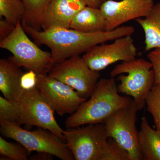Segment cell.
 <instances>
[{
	"label": "cell",
	"instance_id": "obj_1",
	"mask_svg": "<svg viewBox=\"0 0 160 160\" xmlns=\"http://www.w3.org/2000/svg\"><path fill=\"white\" fill-rule=\"evenodd\" d=\"M23 29L38 45H45L51 50V68L64 60L86 53L96 46L118 38L132 35V26H121L114 30L85 33L71 29L56 28L41 30L22 24ZM51 70V69H50Z\"/></svg>",
	"mask_w": 160,
	"mask_h": 160
},
{
	"label": "cell",
	"instance_id": "obj_11",
	"mask_svg": "<svg viewBox=\"0 0 160 160\" xmlns=\"http://www.w3.org/2000/svg\"><path fill=\"white\" fill-rule=\"evenodd\" d=\"M137 49L131 35L118 38L111 44L105 43L94 46L82 57L90 69L99 71L119 61L136 59Z\"/></svg>",
	"mask_w": 160,
	"mask_h": 160
},
{
	"label": "cell",
	"instance_id": "obj_13",
	"mask_svg": "<svg viewBox=\"0 0 160 160\" xmlns=\"http://www.w3.org/2000/svg\"><path fill=\"white\" fill-rule=\"evenodd\" d=\"M83 0H52L42 24L43 30L56 28L70 29L75 16L86 7Z\"/></svg>",
	"mask_w": 160,
	"mask_h": 160
},
{
	"label": "cell",
	"instance_id": "obj_26",
	"mask_svg": "<svg viewBox=\"0 0 160 160\" xmlns=\"http://www.w3.org/2000/svg\"><path fill=\"white\" fill-rule=\"evenodd\" d=\"M0 41L4 40L11 34L15 26L4 18H0Z\"/></svg>",
	"mask_w": 160,
	"mask_h": 160
},
{
	"label": "cell",
	"instance_id": "obj_4",
	"mask_svg": "<svg viewBox=\"0 0 160 160\" xmlns=\"http://www.w3.org/2000/svg\"><path fill=\"white\" fill-rule=\"evenodd\" d=\"M22 22L11 34L0 41V47L10 52L9 60L19 67L34 71L37 75L48 74L51 68V53L40 49L27 36Z\"/></svg>",
	"mask_w": 160,
	"mask_h": 160
},
{
	"label": "cell",
	"instance_id": "obj_16",
	"mask_svg": "<svg viewBox=\"0 0 160 160\" xmlns=\"http://www.w3.org/2000/svg\"><path fill=\"white\" fill-rule=\"evenodd\" d=\"M142 160H160V130L151 128L146 117L142 119L138 136Z\"/></svg>",
	"mask_w": 160,
	"mask_h": 160
},
{
	"label": "cell",
	"instance_id": "obj_20",
	"mask_svg": "<svg viewBox=\"0 0 160 160\" xmlns=\"http://www.w3.org/2000/svg\"><path fill=\"white\" fill-rule=\"evenodd\" d=\"M0 120L21 126V110L18 101L0 96Z\"/></svg>",
	"mask_w": 160,
	"mask_h": 160
},
{
	"label": "cell",
	"instance_id": "obj_24",
	"mask_svg": "<svg viewBox=\"0 0 160 160\" xmlns=\"http://www.w3.org/2000/svg\"><path fill=\"white\" fill-rule=\"evenodd\" d=\"M147 57L152 65L155 75V84L160 83V47L149 51ZM154 84V85H155Z\"/></svg>",
	"mask_w": 160,
	"mask_h": 160
},
{
	"label": "cell",
	"instance_id": "obj_25",
	"mask_svg": "<svg viewBox=\"0 0 160 160\" xmlns=\"http://www.w3.org/2000/svg\"><path fill=\"white\" fill-rule=\"evenodd\" d=\"M38 75L32 70L24 72L21 79V86L23 90H29L37 86Z\"/></svg>",
	"mask_w": 160,
	"mask_h": 160
},
{
	"label": "cell",
	"instance_id": "obj_17",
	"mask_svg": "<svg viewBox=\"0 0 160 160\" xmlns=\"http://www.w3.org/2000/svg\"><path fill=\"white\" fill-rule=\"evenodd\" d=\"M135 21L142 28L145 34V51L160 47V3L154 4L144 18Z\"/></svg>",
	"mask_w": 160,
	"mask_h": 160
},
{
	"label": "cell",
	"instance_id": "obj_19",
	"mask_svg": "<svg viewBox=\"0 0 160 160\" xmlns=\"http://www.w3.org/2000/svg\"><path fill=\"white\" fill-rule=\"evenodd\" d=\"M24 12L22 0H0V18H4L14 26L22 22Z\"/></svg>",
	"mask_w": 160,
	"mask_h": 160
},
{
	"label": "cell",
	"instance_id": "obj_15",
	"mask_svg": "<svg viewBox=\"0 0 160 160\" xmlns=\"http://www.w3.org/2000/svg\"><path fill=\"white\" fill-rule=\"evenodd\" d=\"M107 22L100 8L86 6L77 13L70 29L85 33L107 31Z\"/></svg>",
	"mask_w": 160,
	"mask_h": 160
},
{
	"label": "cell",
	"instance_id": "obj_6",
	"mask_svg": "<svg viewBox=\"0 0 160 160\" xmlns=\"http://www.w3.org/2000/svg\"><path fill=\"white\" fill-rule=\"evenodd\" d=\"M63 134L74 160H103L108 150L109 137L103 124L66 128Z\"/></svg>",
	"mask_w": 160,
	"mask_h": 160
},
{
	"label": "cell",
	"instance_id": "obj_2",
	"mask_svg": "<svg viewBox=\"0 0 160 160\" xmlns=\"http://www.w3.org/2000/svg\"><path fill=\"white\" fill-rule=\"evenodd\" d=\"M119 93L113 78L100 79L89 98L66 119V128L104 124L115 112L129 105L132 99Z\"/></svg>",
	"mask_w": 160,
	"mask_h": 160
},
{
	"label": "cell",
	"instance_id": "obj_12",
	"mask_svg": "<svg viewBox=\"0 0 160 160\" xmlns=\"http://www.w3.org/2000/svg\"><path fill=\"white\" fill-rule=\"evenodd\" d=\"M154 4L153 0H106L99 8L107 21V31H111L129 21L145 17Z\"/></svg>",
	"mask_w": 160,
	"mask_h": 160
},
{
	"label": "cell",
	"instance_id": "obj_23",
	"mask_svg": "<svg viewBox=\"0 0 160 160\" xmlns=\"http://www.w3.org/2000/svg\"><path fill=\"white\" fill-rule=\"evenodd\" d=\"M108 150L103 160H132L129 152L112 138H108Z\"/></svg>",
	"mask_w": 160,
	"mask_h": 160
},
{
	"label": "cell",
	"instance_id": "obj_3",
	"mask_svg": "<svg viewBox=\"0 0 160 160\" xmlns=\"http://www.w3.org/2000/svg\"><path fill=\"white\" fill-rule=\"evenodd\" d=\"M110 75L111 78L119 76V92L132 97L139 110L144 109L146 98L155 84L151 62L143 58L122 62L112 70Z\"/></svg>",
	"mask_w": 160,
	"mask_h": 160
},
{
	"label": "cell",
	"instance_id": "obj_18",
	"mask_svg": "<svg viewBox=\"0 0 160 160\" xmlns=\"http://www.w3.org/2000/svg\"><path fill=\"white\" fill-rule=\"evenodd\" d=\"M25 8L22 24L41 31L43 19L52 0H22Z\"/></svg>",
	"mask_w": 160,
	"mask_h": 160
},
{
	"label": "cell",
	"instance_id": "obj_7",
	"mask_svg": "<svg viewBox=\"0 0 160 160\" xmlns=\"http://www.w3.org/2000/svg\"><path fill=\"white\" fill-rule=\"evenodd\" d=\"M48 74L71 86L81 98L86 100L94 91L101 76L99 72L90 69L80 55L56 64Z\"/></svg>",
	"mask_w": 160,
	"mask_h": 160
},
{
	"label": "cell",
	"instance_id": "obj_21",
	"mask_svg": "<svg viewBox=\"0 0 160 160\" xmlns=\"http://www.w3.org/2000/svg\"><path fill=\"white\" fill-rule=\"evenodd\" d=\"M0 154L12 160H27L30 154L20 143L9 142L0 137Z\"/></svg>",
	"mask_w": 160,
	"mask_h": 160
},
{
	"label": "cell",
	"instance_id": "obj_29",
	"mask_svg": "<svg viewBox=\"0 0 160 160\" xmlns=\"http://www.w3.org/2000/svg\"><path fill=\"white\" fill-rule=\"evenodd\" d=\"M106 1V0H102V1L103 2H105V1Z\"/></svg>",
	"mask_w": 160,
	"mask_h": 160
},
{
	"label": "cell",
	"instance_id": "obj_8",
	"mask_svg": "<svg viewBox=\"0 0 160 160\" xmlns=\"http://www.w3.org/2000/svg\"><path fill=\"white\" fill-rule=\"evenodd\" d=\"M139 111L133 100L128 106L112 113L104 122L108 137L112 138L129 152L132 160H142L138 144L136 129Z\"/></svg>",
	"mask_w": 160,
	"mask_h": 160
},
{
	"label": "cell",
	"instance_id": "obj_9",
	"mask_svg": "<svg viewBox=\"0 0 160 160\" xmlns=\"http://www.w3.org/2000/svg\"><path fill=\"white\" fill-rule=\"evenodd\" d=\"M21 110V126H36L53 132L65 141L64 131L54 117V111L37 87L24 90L18 100Z\"/></svg>",
	"mask_w": 160,
	"mask_h": 160
},
{
	"label": "cell",
	"instance_id": "obj_28",
	"mask_svg": "<svg viewBox=\"0 0 160 160\" xmlns=\"http://www.w3.org/2000/svg\"><path fill=\"white\" fill-rule=\"evenodd\" d=\"M86 6L93 8H99L103 3L102 0H83Z\"/></svg>",
	"mask_w": 160,
	"mask_h": 160
},
{
	"label": "cell",
	"instance_id": "obj_5",
	"mask_svg": "<svg viewBox=\"0 0 160 160\" xmlns=\"http://www.w3.org/2000/svg\"><path fill=\"white\" fill-rule=\"evenodd\" d=\"M0 132L3 136L20 143L29 152H46L62 160H74L66 142L49 130L38 128L29 131L3 120H0Z\"/></svg>",
	"mask_w": 160,
	"mask_h": 160
},
{
	"label": "cell",
	"instance_id": "obj_10",
	"mask_svg": "<svg viewBox=\"0 0 160 160\" xmlns=\"http://www.w3.org/2000/svg\"><path fill=\"white\" fill-rule=\"evenodd\" d=\"M37 87L54 112L61 116L74 113L86 101L71 86L48 74L38 75Z\"/></svg>",
	"mask_w": 160,
	"mask_h": 160
},
{
	"label": "cell",
	"instance_id": "obj_27",
	"mask_svg": "<svg viewBox=\"0 0 160 160\" xmlns=\"http://www.w3.org/2000/svg\"><path fill=\"white\" fill-rule=\"evenodd\" d=\"M52 155L46 152H38L37 154L32 156L30 158L31 160H50L52 158Z\"/></svg>",
	"mask_w": 160,
	"mask_h": 160
},
{
	"label": "cell",
	"instance_id": "obj_14",
	"mask_svg": "<svg viewBox=\"0 0 160 160\" xmlns=\"http://www.w3.org/2000/svg\"><path fill=\"white\" fill-rule=\"evenodd\" d=\"M24 72L9 59L0 60V90L4 97L18 101L24 90L21 79Z\"/></svg>",
	"mask_w": 160,
	"mask_h": 160
},
{
	"label": "cell",
	"instance_id": "obj_22",
	"mask_svg": "<svg viewBox=\"0 0 160 160\" xmlns=\"http://www.w3.org/2000/svg\"><path fill=\"white\" fill-rule=\"evenodd\" d=\"M147 111L153 117L156 128L160 130V83L155 84L146 101Z\"/></svg>",
	"mask_w": 160,
	"mask_h": 160
}]
</instances>
